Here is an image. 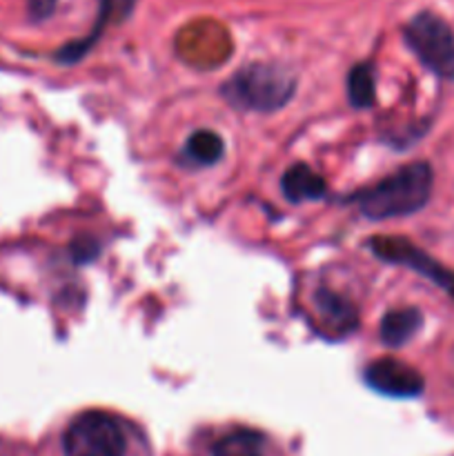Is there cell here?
<instances>
[{
  "label": "cell",
  "instance_id": "1",
  "mask_svg": "<svg viewBox=\"0 0 454 456\" xmlns=\"http://www.w3.org/2000/svg\"><path fill=\"white\" fill-rule=\"evenodd\" d=\"M434 187V174L427 163H412L401 167L392 176L363 190L354 200L361 214L372 221L399 218L417 214L427 205Z\"/></svg>",
  "mask_w": 454,
  "mask_h": 456
},
{
  "label": "cell",
  "instance_id": "2",
  "mask_svg": "<svg viewBox=\"0 0 454 456\" xmlns=\"http://www.w3.org/2000/svg\"><path fill=\"white\" fill-rule=\"evenodd\" d=\"M296 92V76L276 62H249L225 85L223 96L239 110L276 111Z\"/></svg>",
  "mask_w": 454,
  "mask_h": 456
},
{
  "label": "cell",
  "instance_id": "3",
  "mask_svg": "<svg viewBox=\"0 0 454 456\" xmlns=\"http://www.w3.org/2000/svg\"><path fill=\"white\" fill-rule=\"evenodd\" d=\"M409 52L434 76L454 80V31L434 12H418L403 27Z\"/></svg>",
  "mask_w": 454,
  "mask_h": 456
},
{
  "label": "cell",
  "instance_id": "4",
  "mask_svg": "<svg viewBox=\"0 0 454 456\" xmlns=\"http://www.w3.org/2000/svg\"><path fill=\"white\" fill-rule=\"evenodd\" d=\"M127 439L118 419L101 410L78 414L62 435L65 456H125Z\"/></svg>",
  "mask_w": 454,
  "mask_h": 456
},
{
  "label": "cell",
  "instance_id": "5",
  "mask_svg": "<svg viewBox=\"0 0 454 456\" xmlns=\"http://www.w3.org/2000/svg\"><path fill=\"white\" fill-rule=\"evenodd\" d=\"M368 245L381 261L409 267L417 274L432 281L436 288L443 289L454 301V272L441 265L439 261H434L430 254L421 252L417 245H412L405 239H399V236H374V239L368 240Z\"/></svg>",
  "mask_w": 454,
  "mask_h": 456
},
{
  "label": "cell",
  "instance_id": "6",
  "mask_svg": "<svg viewBox=\"0 0 454 456\" xmlns=\"http://www.w3.org/2000/svg\"><path fill=\"white\" fill-rule=\"evenodd\" d=\"M365 381L378 395L392 396V399H414L423 392L426 381L412 365L399 359H378L365 370Z\"/></svg>",
  "mask_w": 454,
  "mask_h": 456
},
{
  "label": "cell",
  "instance_id": "7",
  "mask_svg": "<svg viewBox=\"0 0 454 456\" xmlns=\"http://www.w3.org/2000/svg\"><path fill=\"white\" fill-rule=\"evenodd\" d=\"M314 307L320 316V323L328 325L329 332L334 334H350L359 325V314L356 307L336 292L320 288L314 294Z\"/></svg>",
  "mask_w": 454,
  "mask_h": 456
},
{
  "label": "cell",
  "instance_id": "8",
  "mask_svg": "<svg viewBox=\"0 0 454 456\" xmlns=\"http://www.w3.org/2000/svg\"><path fill=\"white\" fill-rule=\"evenodd\" d=\"M132 7H134V0H98V16H96V22H93V29L89 31V36H85V38L74 40V43L58 49L56 53L58 61L61 62L80 61V58H83L85 53L98 43V38H101V34L105 31L107 22L111 20V16H114L116 12H129Z\"/></svg>",
  "mask_w": 454,
  "mask_h": 456
},
{
  "label": "cell",
  "instance_id": "9",
  "mask_svg": "<svg viewBox=\"0 0 454 456\" xmlns=\"http://www.w3.org/2000/svg\"><path fill=\"white\" fill-rule=\"evenodd\" d=\"M280 190H283V196L289 203H307V200L323 199L325 191H328V185H325L323 176L316 174L310 165L298 163L292 165L283 174Z\"/></svg>",
  "mask_w": 454,
  "mask_h": 456
},
{
  "label": "cell",
  "instance_id": "10",
  "mask_svg": "<svg viewBox=\"0 0 454 456\" xmlns=\"http://www.w3.org/2000/svg\"><path fill=\"white\" fill-rule=\"evenodd\" d=\"M421 325L423 314L417 307H399V310H392L383 316L378 334H381V341L387 347H401L412 341V337L421 330Z\"/></svg>",
  "mask_w": 454,
  "mask_h": 456
},
{
  "label": "cell",
  "instance_id": "11",
  "mask_svg": "<svg viewBox=\"0 0 454 456\" xmlns=\"http://www.w3.org/2000/svg\"><path fill=\"white\" fill-rule=\"evenodd\" d=\"M223 154H225L223 138L216 132H209V129H199V132L187 138L181 159L187 165H194V167H207V165L218 163Z\"/></svg>",
  "mask_w": 454,
  "mask_h": 456
},
{
  "label": "cell",
  "instance_id": "12",
  "mask_svg": "<svg viewBox=\"0 0 454 456\" xmlns=\"http://www.w3.org/2000/svg\"><path fill=\"white\" fill-rule=\"evenodd\" d=\"M347 101L356 110L372 107L377 101V71L372 62H359L347 74Z\"/></svg>",
  "mask_w": 454,
  "mask_h": 456
},
{
  "label": "cell",
  "instance_id": "13",
  "mask_svg": "<svg viewBox=\"0 0 454 456\" xmlns=\"http://www.w3.org/2000/svg\"><path fill=\"white\" fill-rule=\"evenodd\" d=\"M212 456H263V436L254 430H234L214 444Z\"/></svg>",
  "mask_w": 454,
  "mask_h": 456
},
{
  "label": "cell",
  "instance_id": "14",
  "mask_svg": "<svg viewBox=\"0 0 454 456\" xmlns=\"http://www.w3.org/2000/svg\"><path fill=\"white\" fill-rule=\"evenodd\" d=\"M58 7V0H27V12L34 22H43L53 16Z\"/></svg>",
  "mask_w": 454,
  "mask_h": 456
}]
</instances>
